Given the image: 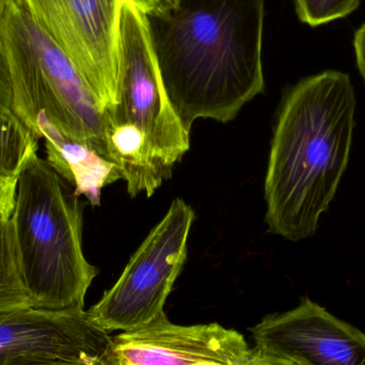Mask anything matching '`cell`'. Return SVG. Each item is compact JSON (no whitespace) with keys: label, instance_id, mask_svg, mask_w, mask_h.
<instances>
[{"label":"cell","instance_id":"16","mask_svg":"<svg viewBox=\"0 0 365 365\" xmlns=\"http://www.w3.org/2000/svg\"><path fill=\"white\" fill-rule=\"evenodd\" d=\"M6 365H121L119 357L110 361L103 362H85L74 361V360L58 359L51 357H26L13 360Z\"/></svg>","mask_w":365,"mask_h":365},{"label":"cell","instance_id":"5","mask_svg":"<svg viewBox=\"0 0 365 365\" xmlns=\"http://www.w3.org/2000/svg\"><path fill=\"white\" fill-rule=\"evenodd\" d=\"M0 36L19 115L30 132L40 140L36 122L42 113L66 138L113 162L107 148L104 111L98 98L21 0H12L6 8L0 19Z\"/></svg>","mask_w":365,"mask_h":365},{"label":"cell","instance_id":"23","mask_svg":"<svg viewBox=\"0 0 365 365\" xmlns=\"http://www.w3.org/2000/svg\"><path fill=\"white\" fill-rule=\"evenodd\" d=\"M121 365H126V364H124L123 362L121 361Z\"/></svg>","mask_w":365,"mask_h":365},{"label":"cell","instance_id":"3","mask_svg":"<svg viewBox=\"0 0 365 365\" xmlns=\"http://www.w3.org/2000/svg\"><path fill=\"white\" fill-rule=\"evenodd\" d=\"M105 115L107 148L130 197H151L190 148V132L163 87L147 17L121 0L117 100Z\"/></svg>","mask_w":365,"mask_h":365},{"label":"cell","instance_id":"13","mask_svg":"<svg viewBox=\"0 0 365 365\" xmlns=\"http://www.w3.org/2000/svg\"><path fill=\"white\" fill-rule=\"evenodd\" d=\"M38 143L21 120L0 108V175L16 178Z\"/></svg>","mask_w":365,"mask_h":365},{"label":"cell","instance_id":"21","mask_svg":"<svg viewBox=\"0 0 365 365\" xmlns=\"http://www.w3.org/2000/svg\"><path fill=\"white\" fill-rule=\"evenodd\" d=\"M11 1L12 0H0V19L4 16V12H6V8H8Z\"/></svg>","mask_w":365,"mask_h":365},{"label":"cell","instance_id":"17","mask_svg":"<svg viewBox=\"0 0 365 365\" xmlns=\"http://www.w3.org/2000/svg\"><path fill=\"white\" fill-rule=\"evenodd\" d=\"M16 195V178L0 175V216H12Z\"/></svg>","mask_w":365,"mask_h":365},{"label":"cell","instance_id":"14","mask_svg":"<svg viewBox=\"0 0 365 365\" xmlns=\"http://www.w3.org/2000/svg\"><path fill=\"white\" fill-rule=\"evenodd\" d=\"M300 21L319 27L344 19L359 6L361 0H294Z\"/></svg>","mask_w":365,"mask_h":365},{"label":"cell","instance_id":"15","mask_svg":"<svg viewBox=\"0 0 365 365\" xmlns=\"http://www.w3.org/2000/svg\"><path fill=\"white\" fill-rule=\"evenodd\" d=\"M0 108L15 115L21 121L19 107H17L16 100H15L10 66H9L6 51H4V44H2L1 36H0Z\"/></svg>","mask_w":365,"mask_h":365},{"label":"cell","instance_id":"12","mask_svg":"<svg viewBox=\"0 0 365 365\" xmlns=\"http://www.w3.org/2000/svg\"><path fill=\"white\" fill-rule=\"evenodd\" d=\"M32 307L11 216H0V312Z\"/></svg>","mask_w":365,"mask_h":365},{"label":"cell","instance_id":"22","mask_svg":"<svg viewBox=\"0 0 365 365\" xmlns=\"http://www.w3.org/2000/svg\"><path fill=\"white\" fill-rule=\"evenodd\" d=\"M197 365H227V364H215V362H207V364H197Z\"/></svg>","mask_w":365,"mask_h":365},{"label":"cell","instance_id":"6","mask_svg":"<svg viewBox=\"0 0 365 365\" xmlns=\"http://www.w3.org/2000/svg\"><path fill=\"white\" fill-rule=\"evenodd\" d=\"M195 212L181 199L150 232L130 257L119 280L87 311L106 332L145 329L168 319L165 304L187 257V240Z\"/></svg>","mask_w":365,"mask_h":365},{"label":"cell","instance_id":"1","mask_svg":"<svg viewBox=\"0 0 365 365\" xmlns=\"http://www.w3.org/2000/svg\"><path fill=\"white\" fill-rule=\"evenodd\" d=\"M163 87L182 125L227 123L265 88V0H175L145 15Z\"/></svg>","mask_w":365,"mask_h":365},{"label":"cell","instance_id":"18","mask_svg":"<svg viewBox=\"0 0 365 365\" xmlns=\"http://www.w3.org/2000/svg\"><path fill=\"white\" fill-rule=\"evenodd\" d=\"M246 365H297L291 360L272 354L264 353L259 349H251V356Z\"/></svg>","mask_w":365,"mask_h":365},{"label":"cell","instance_id":"20","mask_svg":"<svg viewBox=\"0 0 365 365\" xmlns=\"http://www.w3.org/2000/svg\"><path fill=\"white\" fill-rule=\"evenodd\" d=\"M145 15L160 12L175 4V0H130Z\"/></svg>","mask_w":365,"mask_h":365},{"label":"cell","instance_id":"10","mask_svg":"<svg viewBox=\"0 0 365 365\" xmlns=\"http://www.w3.org/2000/svg\"><path fill=\"white\" fill-rule=\"evenodd\" d=\"M126 365H246L251 349L242 334L219 324L180 326L168 319L113 338Z\"/></svg>","mask_w":365,"mask_h":365},{"label":"cell","instance_id":"4","mask_svg":"<svg viewBox=\"0 0 365 365\" xmlns=\"http://www.w3.org/2000/svg\"><path fill=\"white\" fill-rule=\"evenodd\" d=\"M74 187L34 149L16 177L11 220L32 307L83 309L96 266L83 250V207Z\"/></svg>","mask_w":365,"mask_h":365},{"label":"cell","instance_id":"19","mask_svg":"<svg viewBox=\"0 0 365 365\" xmlns=\"http://www.w3.org/2000/svg\"><path fill=\"white\" fill-rule=\"evenodd\" d=\"M356 62L365 83V23L356 31L354 38Z\"/></svg>","mask_w":365,"mask_h":365},{"label":"cell","instance_id":"2","mask_svg":"<svg viewBox=\"0 0 365 365\" xmlns=\"http://www.w3.org/2000/svg\"><path fill=\"white\" fill-rule=\"evenodd\" d=\"M356 107L351 77L340 71L307 77L289 90L264 185L270 234L294 242L315 235L349 167Z\"/></svg>","mask_w":365,"mask_h":365},{"label":"cell","instance_id":"8","mask_svg":"<svg viewBox=\"0 0 365 365\" xmlns=\"http://www.w3.org/2000/svg\"><path fill=\"white\" fill-rule=\"evenodd\" d=\"M26 357L103 362L118 358L115 341L85 309L29 308L0 312V365Z\"/></svg>","mask_w":365,"mask_h":365},{"label":"cell","instance_id":"7","mask_svg":"<svg viewBox=\"0 0 365 365\" xmlns=\"http://www.w3.org/2000/svg\"><path fill=\"white\" fill-rule=\"evenodd\" d=\"M70 58L104 113L117 100L121 0H21Z\"/></svg>","mask_w":365,"mask_h":365},{"label":"cell","instance_id":"9","mask_svg":"<svg viewBox=\"0 0 365 365\" xmlns=\"http://www.w3.org/2000/svg\"><path fill=\"white\" fill-rule=\"evenodd\" d=\"M255 349L297 365H365V332L309 297L251 329Z\"/></svg>","mask_w":365,"mask_h":365},{"label":"cell","instance_id":"11","mask_svg":"<svg viewBox=\"0 0 365 365\" xmlns=\"http://www.w3.org/2000/svg\"><path fill=\"white\" fill-rule=\"evenodd\" d=\"M36 125L44 140L48 164L74 187L78 197L85 195L91 205H100L102 189L122 180L119 167L87 145L66 138L42 113L36 117Z\"/></svg>","mask_w":365,"mask_h":365}]
</instances>
